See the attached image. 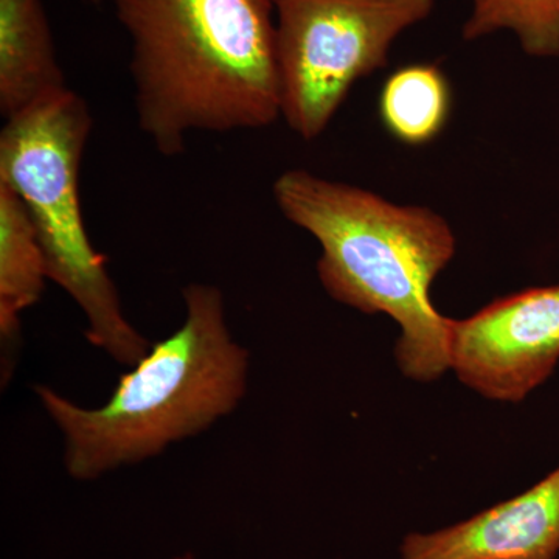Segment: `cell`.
Masks as SVG:
<instances>
[{"instance_id":"11","label":"cell","mask_w":559,"mask_h":559,"mask_svg":"<svg viewBox=\"0 0 559 559\" xmlns=\"http://www.w3.org/2000/svg\"><path fill=\"white\" fill-rule=\"evenodd\" d=\"M463 38L511 32L530 57H559V0H471Z\"/></svg>"},{"instance_id":"6","label":"cell","mask_w":559,"mask_h":559,"mask_svg":"<svg viewBox=\"0 0 559 559\" xmlns=\"http://www.w3.org/2000/svg\"><path fill=\"white\" fill-rule=\"evenodd\" d=\"M558 360L559 285L521 290L451 320V369L485 399L520 403Z\"/></svg>"},{"instance_id":"5","label":"cell","mask_w":559,"mask_h":559,"mask_svg":"<svg viewBox=\"0 0 559 559\" xmlns=\"http://www.w3.org/2000/svg\"><path fill=\"white\" fill-rule=\"evenodd\" d=\"M436 0H275L280 117L301 139L329 128L356 81L385 68L395 39Z\"/></svg>"},{"instance_id":"2","label":"cell","mask_w":559,"mask_h":559,"mask_svg":"<svg viewBox=\"0 0 559 559\" xmlns=\"http://www.w3.org/2000/svg\"><path fill=\"white\" fill-rule=\"evenodd\" d=\"M274 198L280 212L322 246L318 274L326 293L399 323L395 356L407 378L429 382L451 369L452 319L430 299L433 280L455 253L443 216L305 170L280 175Z\"/></svg>"},{"instance_id":"8","label":"cell","mask_w":559,"mask_h":559,"mask_svg":"<svg viewBox=\"0 0 559 559\" xmlns=\"http://www.w3.org/2000/svg\"><path fill=\"white\" fill-rule=\"evenodd\" d=\"M69 90L40 0H0V112L5 120Z\"/></svg>"},{"instance_id":"9","label":"cell","mask_w":559,"mask_h":559,"mask_svg":"<svg viewBox=\"0 0 559 559\" xmlns=\"http://www.w3.org/2000/svg\"><path fill=\"white\" fill-rule=\"evenodd\" d=\"M46 259L20 194L0 182V334L3 348L16 344L21 314L46 288Z\"/></svg>"},{"instance_id":"7","label":"cell","mask_w":559,"mask_h":559,"mask_svg":"<svg viewBox=\"0 0 559 559\" xmlns=\"http://www.w3.org/2000/svg\"><path fill=\"white\" fill-rule=\"evenodd\" d=\"M559 554V468L528 491L471 520L411 533L401 559H557Z\"/></svg>"},{"instance_id":"10","label":"cell","mask_w":559,"mask_h":559,"mask_svg":"<svg viewBox=\"0 0 559 559\" xmlns=\"http://www.w3.org/2000/svg\"><path fill=\"white\" fill-rule=\"evenodd\" d=\"M451 108L450 81L436 64L404 66L382 86V124L404 145H428L439 138L450 120Z\"/></svg>"},{"instance_id":"12","label":"cell","mask_w":559,"mask_h":559,"mask_svg":"<svg viewBox=\"0 0 559 559\" xmlns=\"http://www.w3.org/2000/svg\"><path fill=\"white\" fill-rule=\"evenodd\" d=\"M86 2H91V3H100L102 0H86Z\"/></svg>"},{"instance_id":"4","label":"cell","mask_w":559,"mask_h":559,"mask_svg":"<svg viewBox=\"0 0 559 559\" xmlns=\"http://www.w3.org/2000/svg\"><path fill=\"white\" fill-rule=\"evenodd\" d=\"M92 127L90 106L72 90L7 120L0 132V182L24 202L47 275L86 316L87 340L121 366L134 367L150 352V342L124 318L81 212L80 170Z\"/></svg>"},{"instance_id":"3","label":"cell","mask_w":559,"mask_h":559,"mask_svg":"<svg viewBox=\"0 0 559 559\" xmlns=\"http://www.w3.org/2000/svg\"><path fill=\"white\" fill-rule=\"evenodd\" d=\"M186 322L157 342L105 406L84 409L46 385L44 409L64 436L66 468L80 480L160 454L237 409L248 388L249 355L231 340L216 286L183 289Z\"/></svg>"},{"instance_id":"1","label":"cell","mask_w":559,"mask_h":559,"mask_svg":"<svg viewBox=\"0 0 559 559\" xmlns=\"http://www.w3.org/2000/svg\"><path fill=\"white\" fill-rule=\"evenodd\" d=\"M131 39L140 130L162 156L191 132L280 119L275 0H112Z\"/></svg>"}]
</instances>
